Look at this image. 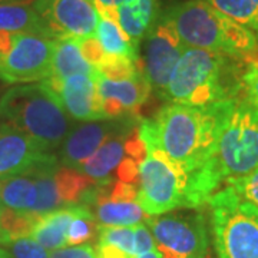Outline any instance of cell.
Here are the masks:
<instances>
[{
    "instance_id": "23",
    "label": "cell",
    "mask_w": 258,
    "mask_h": 258,
    "mask_svg": "<svg viewBox=\"0 0 258 258\" xmlns=\"http://www.w3.org/2000/svg\"><path fill=\"white\" fill-rule=\"evenodd\" d=\"M0 32L30 33L49 37L33 6L26 3L0 5Z\"/></svg>"
},
{
    "instance_id": "19",
    "label": "cell",
    "mask_w": 258,
    "mask_h": 258,
    "mask_svg": "<svg viewBox=\"0 0 258 258\" xmlns=\"http://www.w3.org/2000/svg\"><path fill=\"white\" fill-rule=\"evenodd\" d=\"M75 211H76V205L60 208L42 215L30 232V238L39 242L47 251H55L68 247L66 234L69 224L74 218Z\"/></svg>"
},
{
    "instance_id": "37",
    "label": "cell",
    "mask_w": 258,
    "mask_h": 258,
    "mask_svg": "<svg viewBox=\"0 0 258 258\" xmlns=\"http://www.w3.org/2000/svg\"><path fill=\"white\" fill-rule=\"evenodd\" d=\"M0 258H12V257H10L9 251H6V249L0 248Z\"/></svg>"
},
{
    "instance_id": "25",
    "label": "cell",
    "mask_w": 258,
    "mask_h": 258,
    "mask_svg": "<svg viewBox=\"0 0 258 258\" xmlns=\"http://www.w3.org/2000/svg\"><path fill=\"white\" fill-rule=\"evenodd\" d=\"M99 232V224L95 215L86 207L81 204L76 205L74 218L69 224L68 234H66V245L74 247L86 244L88 241L93 240Z\"/></svg>"
},
{
    "instance_id": "39",
    "label": "cell",
    "mask_w": 258,
    "mask_h": 258,
    "mask_svg": "<svg viewBox=\"0 0 258 258\" xmlns=\"http://www.w3.org/2000/svg\"><path fill=\"white\" fill-rule=\"evenodd\" d=\"M0 212H2V204H0Z\"/></svg>"
},
{
    "instance_id": "22",
    "label": "cell",
    "mask_w": 258,
    "mask_h": 258,
    "mask_svg": "<svg viewBox=\"0 0 258 258\" xmlns=\"http://www.w3.org/2000/svg\"><path fill=\"white\" fill-rule=\"evenodd\" d=\"M154 12L155 0H123L116 9V18L129 39L138 45L151 30Z\"/></svg>"
},
{
    "instance_id": "26",
    "label": "cell",
    "mask_w": 258,
    "mask_h": 258,
    "mask_svg": "<svg viewBox=\"0 0 258 258\" xmlns=\"http://www.w3.org/2000/svg\"><path fill=\"white\" fill-rule=\"evenodd\" d=\"M98 242L113 244L123 249L131 257H135V232L132 227H99Z\"/></svg>"
},
{
    "instance_id": "2",
    "label": "cell",
    "mask_w": 258,
    "mask_h": 258,
    "mask_svg": "<svg viewBox=\"0 0 258 258\" xmlns=\"http://www.w3.org/2000/svg\"><path fill=\"white\" fill-rule=\"evenodd\" d=\"M257 168L258 109L245 98H235L212 157L198 174L189 178L188 208L207 204L222 182L227 184Z\"/></svg>"
},
{
    "instance_id": "13",
    "label": "cell",
    "mask_w": 258,
    "mask_h": 258,
    "mask_svg": "<svg viewBox=\"0 0 258 258\" xmlns=\"http://www.w3.org/2000/svg\"><path fill=\"white\" fill-rule=\"evenodd\" d=\"M95 81L106 119H118L138 113L152 91L142 69L123 79H109L98 74Z\"/></svg>"
},
{
    "instance_id": "5",
    "label": "cell",
    "mask_w": 258,
    "mask_h": 258,
    "mask_svg": "<svg viewBox=\"0 0 258 258\" xmlns=\"http://www.w3.org/2000/svg\"><path fill=\"white\" fill-rule=\"evenodd\" d=\"M228 56L185 46L162 98L186 106H208L234 98L225 76Z\"/></svg>"
},
{
    "instance_id": "9",
    "label": "cell",
    "mask_w": 258,
    "mask_h": 258,
    "mask_svg": "<svg viewBox=\"0 0 258 258\" xmlns=\"http://www.w3.org/2000/svg\"><path fill=\"white\" fill-rule=\"evenodd\" d=\"M157 251L162 258H207L208 232L201 214L147 217Z\"/></svg>"
},
{
    "instance_id": "11",
    "label": "cell",
    "mask_w": 258,
    "mask_h": 258,
    "mask_svg": "<svg viewBox=\"0 0 258 258\" xmlns=\"http://www.w3.org/2000/svg\"><path fill=\"white\" fill-rule=\"evenodd\" d=\"M32 6L50 39L95 36L99 19L95 0H35Z\"/></svg>"
},
{
    "instance_id": "27",
    "label": "cell",
    "mask_w": 258,
    "mask_h": 258,
    "mask_svg": "<svg viewBox=\"0 0 258 258\" xmlns=\"http://www.w3.org/2000/svg\"><path fill=\"white\" fill-rule=\"evenodd\" d=\"M244 201L258 208V168L247 175L238 176L227 182Z\"/></svg>"
},
{
    "instance_id": "16",
    "label": "cell",
    "mask_w": 258,
    "mask_h": 258,
    "mask_svg": "<svg viewBox=\"0 0 258 258\" xmlns=\"http://www.w3.org/2000/svg\"><path fill=\"white\" fill-rule=\"evenodd\" d=\"M53 157L10 125H0V179L32 171Z\"/></svg>"
},
{
    "instance_id": "12",
    "label": "cell",
    "mask_w": 258,
    "mask_h": 258,
    "mask_svg": "<svg viewBox=\"0 0 258 258\" xmlns=\"http://www.w3.org/2000/svg\"><path fill=\"white\" fill-rule=\"evenodd\" d=\"M184 49L185 45L168 19L164 18L155 28L149 30L145 42L142 72L159 96L165 92Z\"/></svg>"
},
{
    "instance_id": "35",
    "label": "cell",
    "mask_w": 258,
    "mask_h": 258,
    "mask_svg": "<svg viewBox=\"0 0 258 258\" xmlns=\"http://www.w3.org/2000/svg\"><path fill=\"white\" fill-rule=\"evenodd\" d=\"M132 258H162L161 257V254L158 252L157 249H154V251H149V252H145V254H139V255H135V257Z\"/></svg>"
},
{
    "instance_id": "6",
    "label": "cell",
    "mask_w": 258,
    "mask_h": 258,
    "mask_svg": "<svg viewBox=\"0 0 258 258\" xmlns=\"http://www.w3.org/2000/svg\"><path fill=\"white\" fill-rule=\"evenodd\" d=\"M218 258H258V208L231 186L208 200Z\"/></svg>"
},
{
    "instance_id": "30",
    "label": "cell",
    "mask_w": 258,
    "mask_h": 258,
    "mask_svg": "<svg viewBox=\"0 0 258 258\" xmlns=\"http://www.w3.org/2000/svg\"><path fill=\"white\" fill-rule=\"evenodd\" d=\"M75 40H76L78 46L81 49L83 57L92 66H95L96 69L105 62L106 56H105V52H103V49L99 45L96 36L79 37V39H75Z\"/></svg>"
},
{
    "instance_id": "31",
    "label": "cell",
    "mask_w": 258,
    "mask_h": 258,
    "mask_svg": "<svg viewBox=\"0 0 258 258\" xmlns=\"http://www.w3.org/2000/svg\"><path fill=\"white\" fill-rule=\"evenodd\" d=\"M134 232H135V255L157 249L154 237L147 225H144L142 222L134 225Z\"/></svg>"
},
{
    "instance_id": "4",
    "label": "cell",
    "mask_w": 258,
    "mask_h": 258,
    "mask_svg": "<svg viewBox=\"0 0 258 258\" xmlns=\"http://www.w3.org/2000/svg\"><path fill=\"white\" fill-rule=\"evenodd\" d=\"M0 116L47 152L62 145L71 129L62 102L45 82L9 89L0 98Z\"/></svg>"
},
{
    "instance_id": "18",
    "label": "cell",
    "mask_w": 258,
    "mask_h": 258,
    "mask_svg": "<svg viewBox=\"0 0 258 258\" xmlns=\"http://www.w3.org/2000/svg\"><path fill=\"white\" fill-rule=\"evenodd\" d=\"M98 69L83 57L75 39H57L52 57V72L49 81H63L75 75L98 76Z\"/></svg>"
},
{
    "instance_id": "36",
    "label": "cell",
    "mask_w": 258,
    "mask_h": 258,
    "mask_svg": "<svg viewBox=\"0 0 258 258\" xmlns=\"http://www.w3.org/2000/svg\"><path fill=\"white\" fill-rule=\"evenodd\" d=\"M29 0H0V5H8V3H26Z\"/></svg>"
},
{
    "instance_id": "1",
    "label": "cell",
    "mask_w": 258,
    "mask_h": 258,
    "mask_svg": "<svg viewBox=\"0 0 258 258\" xmlns=\"http://www.w3.org/2000/svg\"><path fill=\"white\" fill-rule=\"evenodd\" d=\"M234 99L235 96L208 106L165 105L155 118L139 123V135L191 178L212 157Z\"/></svg>"
},
{
    "instance_id": "29",
    "label": "cell",
    "mask_w": 258,
    "mask_h": 258,
    "mask_svg": "<svg viewBox=\"0 0 258 258\" xmlns=\"http://www.w3.org/2000/svg\"><path fill=\"white\" fill-rule=\"evenodd\" d=\"M241 83L245 91V99L258 109V56L247 60Z\"/></svg>"
},
{
    "instance_id": "17",
    "label": "cell",
    "mask_w": 258,
    "mask_h": 258,
    "mask_svg": "<svg viewBox=\"0 0 258 258\" xmlns=\"http://www.w3.org/2000/svg\"><path fill=\"white\" fill-rule=\"evenodd\" d=\"M134 129L128 131V132H122L109 141H106L92 157L88 161H85L82 165L76 169L79 172H82L83 175L88 176L95 185L111 179L109 175L112 171L116 169L120 165V162L125 159V157L128 155L126 141H128L129 135L134 132Z\"/></svg>"
},
{
    "instance_id": "34",
    "label": "cell",
    "mask_w": 258,
    "mask_h": 258,
    "mask_svg": "<svg viewBox=\"0 0 258 258\" xmlns=\"http://www.w3.org/2000/svg\"><path fill=\"white\" fill-rule=\"evenodd\" d=\"M123 0H95V5L98 8L99 15L109 16V18L118 20L116 18V9Z\"/></svg>"
},
{
    "instance_id": "38",
    "label": "cell",
    "mask_w": 258,
    "mask_h": 258,
    "mask_svg": "<svg viewBox=\"0 0 258 258\" xmlns=\"http://www.w3.org/2000/svg\"><path fill=\"white\" fill-rule=\"evenodd\" d=\"M0 244H2V234H0Z\"/></svg>"
},
{
    "instance_id": "3",
    "label": "cell",
    "mask_w": 258,
    "mask_h": 258,
    "mask_svg": "<svg viewBox=\"0 0 258 258\" xmlns=\"http://www.w3.org/2000/svg\"><path fill=\"white\" fill-rule=\"evenodd\" d=\"M185 46L218 52L231 57H248L257 53L255 35L212 8L204 0H189L166 13Z\"/></svg>"
},
{
    "instance_id": "21",
    "label": "cell",
    "mask_w": 258,
    "mask_h": 258,
    "mask_svg": "<svg viewBox=\"0 0 258 258\" xmlns=\"http://www.w3.org/2000/svg\"><path fill=\"white\" fill-rule=\"evenodd\" d=\"M36 201L35 178L32 172L0 179V204L2 208L32 214Z\"/></svg>"
},
{
    "instance_id": "24",
    "label": "cell",
    "mask_w": 258,
    "mask_h": 258,
    "mask_svg": "<svg viewBox=\"0 0 258 258\" xmlns=\"http://www.w3.org/2000/svg\"><path fill=\"white\" fill-rule=\"evenodd\" d=\"M237 23L249 29L258 40V0H204Z\"/></svg>"
},
{
    "instance_id": "32",
    "label": "cell",
    "mask_w": 258,
    "mask_h": 258,
    "mask_svg": "<svg viewBox=\"0 0 258 258\" xmlns=\"http://www.w3.org/2000/svg\"><path fill=\"white\" fill-rule=\"evenodd\" d=\"M49 258H96V251L89 244L63 247L49 254Z\"/></svg>"
},
{
    "instance_id": "20",
    "label": "cell",
    "mask_w": 258,
    "mask_h": 258,
    "mask_svg": "<svg viewBox=\"0 0 258 258\" xmlns=\"http://www.w3.org/2000/svg\"><path fill=\"white\" fill-rule=\"evenodd\" d=\"M95 36L106 57H123L139 63L138 45L129 39L118 20L99 15Z\"/></svg>"
},
{
    "instance_id": "15",
    "label": "cell",
    "mask_w": 258,
    "mask_h": 258,
    "mask_svg": "<svg viewBox=\"0 0 258 258\" xmlns=\"http://www.w3.org/2000/svg\"><path fill=\"white\" fill-rule=\"evenodd\" d=\"M57 95L66 113L78 120H105L95 78L75 75L63 81H43Z\"/></svg>"
},
{
    "instance_id": "7",
    "label": "cell",
    "mask_w": 258,
    "mask_h": 258,
    "mask_svg": "<svg viewBox=\"0 0 258 258\" xmlns=\"http://www.w3.org/2000/svg\"><path fill=\"white\" fill-rule=\"evenodd\" d=\"M147 152L138 165V203L148 217L185 207L189 175L155 145L144 141Z\"/></svg>"
},
{
    "instance_id": "10",
    "label": "cell",
    "mask_w": 258,
    "mask_h": 258,
    "mask_svg": "<svg viewBox=\"0 0 258 258\" xmlns=\"http://www.w3.org/2000/svg\"><path fill=\"white\" fill-rule=\"evenodd\" d=\"M79 204L92 212L99 227H132L147 215L138 203L137 185L119 179L93 185Z\"/></svg>"
},
{
    "instance_id": "28",
    "label": "cell",
    "mask_w": 258,
    "mask_h": 258,
    "mask_svg": "<svg viewBox=\"0 0 258 258\" xmlns=\"http://www.w3.org/2000/svg\"><path fill=\"white\" fill-rule=\"evenodd\" d=\"M6 245H9V254L12 258H49L50 254L30 237L10 241Z\"/></svg>"
},
{
    "instance_id": "14",
    "label": "cell",
    "mask_w": 258,
    "mask_h": 258,
    "mask_svg": "<svg viewBox=\"0 0 258 258\" xmlns=\"http://www.w3.org/2000/svg\"><path fill=\"white\" fill-rule=\"evenodd\" d=\"M134 128L135 123L132 119H109L106 122L93 120L75 128L62 142L60 158L63 165L74 169L79 168L106 141Z\"/></svg>"
},
{
    "instance_id": "8",
    "label": "cell",
    "mask_w": 258,
    "mask_h": 258,
    "mask_svg": "<svg viewBox=\"0 0 258 258\" xmlns=\"http://www.w3.org/2000/svg\"><path fill=\"white\" fill-rule=\"evenodd\" d=\"M55 42L30 33L0 32V78L6 83L49 79Z\"/></svg>"
},
{
    "instance_id": "33",
    "label": "cell",
    "mask_w": 258,
    "mask_h": 258,
    "mask_svg": "<svg viewBox=\"0 0 258 258\" xmlns=\"http://www.w3.org/2000/svg\"><path fill=\"white\" fill-rule=\"evenodd\" d=\"M95 251H96V258H132L123 249L108 242H98V247Z\"/></svg>"
}]
</instances>
